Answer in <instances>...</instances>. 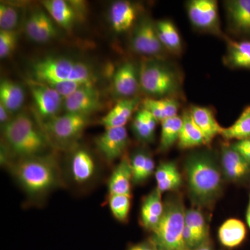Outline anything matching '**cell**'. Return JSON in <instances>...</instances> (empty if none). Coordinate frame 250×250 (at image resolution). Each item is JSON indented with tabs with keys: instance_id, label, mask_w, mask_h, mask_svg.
I'll return each instance as SVG.
<instances>
[{
	"instance_id": "cell-14",
	"label": "cell",
	"mask_w": 250,
	"mask_h": 250,
	"mask_svg": "<svg viewBox=\"0 0 250 250\" xmlns=\"http://www.w3.org/2000/svg\"><path fill=\"white\" fill-rule=\"evenodd\" d=\"M229 26L233 32L250 34V0L225 1Z\"/></svg>"
},
{
	"instance_id": "cell-38",
	"label": "cell",
	"mask_w": 250,
	"mask_h": 250,
	"mask_svg": "<svg viewBox=\"0 0 250 250\" xmlns=\"http://www.w3.org/2000/svg\"><path fill=\"white\" fill-rule=\"evenodd\" d=\"M147 153L145 152H139L136 153L131 159V170H132L133 182L138 184L141 182V177L145 165H146V158Z\"/></svg>"
},
{
	"instance_id": "cell-35",
	"label": "cell",
	"mask_w": 250,
	"mask_h": 250,
	"mask_svg": "<svg viewBox=\"0 0 250 250\" xmlns=\"http://www.w3.org/2000/svg\"><path fill=\"white\" fill-rule=\"evenodd\" d=\"M18 10L11 4H0V28L1 30L12 31L17 27L19 15Z\"/></svg>"
},
{
	"instance_id": "cell-31",
	"label": "cell",
	"mask_w": 250,
	"mask_h": 250,
	"mask_svg": "<svg viewBox=\"0 0 250 250\" xmlns=\"http://www.w3.org/2000/svg\"><path fill=\"white\" fill-rule=\"evenodd\" d=\"M182 126V116H174L161 122L160 149L166 151L178 142L181 128Z\"/></svg>"
},
{
	"instance_id": "cell-36",
	"label": "cell",
	"mask_w": 250,
	"mask_h": 250,
	"mask_svg": "<svg viewBox=\"0 0 250 250\" xmlns=\"http://www.w3.org/2000/svg\"><path fill=\"white\" fill-rule=\"evenodd\" d=\"M40 19V28L37 42L44 43L55 37L57 35V29L54 25L52 18L42 10H41Z\"/></svg>"
},
{
	"instance_id": "cell-9",
	"label": "cell",
	"mask_w": 250,
	"mask_h": 250,
	"mask_svg": "<svg viewBox=\"0 0 250 250\" xmlns=\"http://www.w3.org/2000/svg\"><path fill=\"white\" fill-rule=\"evenodd\" d=\"M135 52L154 59H162L166 49L156 32L155 23L149 18H143L135 28L131 40Z\"/></svg>"
},
{
	"instance_id": "cell-28",
	"label": "cell",
	"mask_w": 250,
	"mask_h": 250,
	"mask_svg": "<svg viewBox=\"0 0 250 250\" xmlns=\"http://www.w3.org/2000/svg\"><path fill=\"white\" fill-rule=\"evenodd\" d=\"M157 188L161 192L176 190L182 183V175L173 162H164L155 172Z\"/></svg>"
},
{
	"instance_id": "cell-32",
	"label": "cell",
	"mask_w": 250,
	"mask_h": 250,
	"mask_svg": "<svg viewBox=\"0 0 250 250\" xmlns=\"http://www.w3.org/2000/svg\"><path fill=\"white\" fill-rule=\"evenodd\" d=\"M185 224L191 231L197 247L208 239V228L200 210L194 208L186 210Z\"/></svg>"
},
{
	"instance_id": "cell-10",
	"label": "cell",
	"mask_w": 250,
	"mask_h": 250,
	"mask_svg": "<svg viewBox=\"0 0 250 250\" xmlns=\"http://www.w3.org/2000/svg\"><path fill=\"white\" fill-rule=\"evenodd\" d=\"M27 84L38 114L44 121H47L58 116L63 98L53 88L35 80H28Z\"/></svg>"
},
{
	"instance_id": "cell-29",
	"label": "cell",
	"mask_w": 250,
	"mask_h": 250,
	"mask_svg": "<svg viewBox=\"0 0 250 250\" xmlns=\"http://www.w3.org/2000/svg\"><path fill=\"white\" fill-rule=\"evenodd\" d=\"M246 228L243 222L231 218L221 225L218 231L219 240L223 246L232 248L239 246L244 241Z\"/></svg>"
},
{
	"instance_id": "cell-25",
	"label": "cell",
	"mask_w": 250,
	"mask_h": 250,
	"mask_svg": "<svg viewBox=\"0 0 250 250\" xmlns=\"http://www.w3.org/2000/svg\"><path fill=\"white\" fill-rule=\"evenodd\" d=\"M42 4L52 19L61 27L70 29L73 26L76 13L70 3L64 0H46L42 1Z\"/></svg>"
},
{
	"instance_id": "cell-42",
	"label": "cell",
	"mask_w": 250,
	"mask_h": 250,
	"mask_svg": "<svg viewBox=\"0 0 250 250\" xmlns=\"http://www.w3.org/2000/svg\"><path fill=\"white\" fill-rule=\"evenodd\" d=\"M128 250H158L151 240L131 246Z\"/></svg>"
},
{
	"instance_id": "cell-4",
	"label": "cell",
	"mask_w": 250,
	"mask_h": 250,
	"mask_svg": "<svg viewBox=\"0 0 250 250\" xmlns=\"http://www.w3.org/2000/svg\"><path fill=\"white\" fill-rule=\"evenodd\" d=\"M141 89L150 98L177 99L182 92L178 70L162 59H149L139 67Z\"/></svg>"
},
{
	"instance_id": "cell-27",
	"label": "cell",
	"mask_w": 250,
	"mask_h": 250,
	"mask_svg": "<svg viewBox=\"0 0 250 250\" xmlns=\"http://www.w3.org/2000/svg\"><path fill=\"white\" fill-rule=\"evenodd\" d=\"M156 32L161 44L166 51L175 55L182 52V41L178 29L169 20H162L155 23Z\"/></svg>"
},
{
	"instance_id": "cell-21",
	"label": "cell",
	"mask_w": 250,
	"mask_h": 250,
	"mask_svg": "<svg viewBox=\"0 0 250 250\" xmlns=\"http://www.w3.org/2000/svg\"><path fill=\"white\" fill-rule=\"evenodd\" d=\"M96 171L93 156L85 149H80L74 153L70 163L72 178L79 184H84L93 177Z\"/></svg>"
},
{
	"instance_id": "cell-40",
	"label": "cell",
	"mask_w": 250,
	"mask_h": 250,
	"mask_svg": "<svg viewBox=\"0 0 250 250\" xmlns=\"http://www.w3.org/2000/svg\"><path fill=\"white\" fill-rule=\"evenodd\" d=\"M231 146L235 150L239 152L250 164V138L238 141Z\"/></svg>"
},
{
	"instance_id": "cell-45",
	"label": "cell",
	"mask_w": 250,
	"mask_h": 250,
	"mask_svg": "<svg viewBox=\"0 0 250 250\" xmlns=\"http://www.w3.org/2000/svg\"><path fill=\"white\" fill-rule=\"evenodd\" d=\"M246 218L247 222H248V225H249L250 228V195L249 204H248V210H247Z\"/></svg>"
},
{
	"instance_id": "cell-12",
	"label": "cell",
	"mask_w": 250,
	"mask_h": 250,
	"mask_svg": "<svg viewBox=\"0 0 250 250\" xmlns=\"http://www.w3.org/2000/svg\"><path fill=\"white\" fill-rule=\"evenodd\" d=\"M63 106L66 113L89 116L101 107L100 93L94 85H85L64 99Z\"/></svg>"
},
{
	"instance_id": "cell-20",
	"label": "cell",
	"mask_w": 250,
	"mask_h": 250,
	"mask_svg": "<svg viewBox=\"0 0 250 250\" xmlns=\"http://www.w3.org/2000/svg\"><path fill=\"white\" fill-rule=\"evenodd\" d=\"M131 180L133 175L131 162L129 158L125 156L108 181L109 195H131Z\"/></svg>"
},
{
	"instance_id": "cell-41",
	"label": "cell",
	"mask_w": 250,
	"mask_h": 250,
	"mask_svg": "<svg viewBox=\"0 0 250 250\" xmlns=\"http://www.w3.org/2000/svg\"><path fill=\"white\" fill-rule=\"evenodd\" d=\"M154 170V161L153 160L152 156L147 154L146 158V165H145L144 170H143L142 177H141V182L146 180L152 175Z\"/></svg>"
},
{
	"instance_id": "cell-3",
	"label": "cell",
	"mask_w": 250,
	"mask_h": 250,
	"mask_svg": "<svg viewBox=\"0 0 250 250\" xmlns=\"http://www.w3.org/2000/svg\"><path fill=\"white\" fill-rule=\"evenodd\" d=\"M2 133L10 150L19 159L42 156L49 147L47 135L26 113L11 118L3 126Z\"/></svg>"
},
{
	"instance_id": "cell-34",
	"label": "cell",
	"mask_w": 250,
	"mask_h": 250,
	"mask_svg": "<svg viewBox=\"0 0 250 250\" xmlns=\"http://www.w3.org/2000/svg\"><path fill=\"white\" fill-rule=\"evenodd\" d=\"M109 207L115 218L120 221H125L129 215L131 195H110Z\"/></svg>"
},
{
	"instance_id": "cell-5",
	"label": "cell",
	"mask_w": 250,
	"mask_h": 250,
	"mask_svg": "<svg viewBox=\"0 0 250 250\" xmlns=\"http://www.w3.org/2000/svg\"><path fill=\"white\" fill-rule=\"evenodd\" d=\"M31 76V80L47 85L70 82L95 83L93 72L86 63L64 57H46L34 62Z\"/></svg>"
},
{
	"instance_id": "cell-33",
	"label": "cell",
	"mask_w": 250,
	"mask_h": 250,
	"mask_svg": "<svg viewBox=\"0 0 250 250\" xmlns=\"http://www.w3.org/2000/svg\"><path fill=\"white\" fill-rule=\"evenodd\" d=\"M221 136L226 140L238 141L250 138V106L241 113V116L229 127L224 128Z\"/></svg>"
},
{
	"instance_id": "cell-30",
	"label": "cell",
	"mask_w": 250,
	"mask_h": 250,
	"mask_svg": "<svg viewBox=\"0 0 250 250\" xmlns=\"http://www.w3.org/2000/svg\"><path fill=\"white\" fill-rule=\"evenodd\" d=\"M157 123V120L149 111L142 108L134 117L133 130L141 141L149 142L154 139Z\"/></svg>"
},
{
	"instance_id": "cell-11",
	"label": "cell",
	"mask_w": 250,
	"mask_h": 250,
	"mask_svg": "<svg viewBox=\"0 0 250 250\" xmlns=\"http://www.w3.org/2000/svg\"><path fill=\"white\" fill-rule=\"evenodd\" d=\"M95 144L100 153L108 162L116 160L124 154L128 144L127 130L123 127L107 128L97 137Z\"/></svg>"
},
{
	"instance_id": "cell-2",
	"label": "cell",
	"mask_w": 250,
	"mask_h": 250,
	"mask_svg": "<svg viewBox=\"0 0 250 250\" xmlns=\"http://www.w3.org/2000/svg\"><path fill=\"white\" fill-rule=\"evenodd\" d=\"M11 170L21 187L31 197L42 196L60 183L58 166L49 156L19 159L11 166Z\"/></svg>"
},
{
	"instance_id": "cell-43",
	"label": "cell",
	"mask_w": 250,
	"mask_h": 250,
	"mask_svg": "<svg viewBox=\"0 0 250 250\" xmlns=\"http://www.w3.org/2000/svg\"><path fill=\"white\" fill-rule=\"evenodd\" d=\"M9 113L10 112L0 104V123H1V126H4L11 121V118H10Z\"/></svg>"
},
{
	"instance_id": "cell-18",
	"label": "cell",
	"mask_w": 250,
	"mask_h": 250,
	"mask_svg": "<svg viewBox=\"0 0 250 250\" xmlns=\"http://www.w3.org/2000/svg\"><path fill=\"white\" fill-rule=\"evenodd\" d=\"M136 17L137 9L129 1H115L110 8V22L116 32L123 33L129 30L134 25Z\"/></svg>"
},
{
	"instance_id": "cell-24",
	"label": "cell",
	"mask_w": 250,
	"mask_h": 250,
	"mask_svg": "<svg viewBox=\"0 0 250 250\" xmlns=\"http://www.w3.org/2000/svg\"><path fill=\"white\" fill-rule=\"evenodd\" d=\"M143 108L147 110L158 122L178 116L179 102L177 99L147 98L142 102Z\"/></svg>"
},
{
	"instance_id": "cell-19",
	"label": "cell",
	"mask_w": 250,
	"mask_h": 250,
	"mask_svg": "<svg viewBox=\"0 0 250 250\" xmlns=\"http://www.w3.org/2000/svg\"><path fill=\"white\" fill-rule=\"evenodd\" d=\"M161 193L156 188L143 201L141 207V222L143 227L152 231L160 221L164 210Z\"/></svg>"
},
{
	"instance_id": "cell-13",
	"label": "cell",
	"mask_w": 250,
	"mask_h": 250,
	"mask_svg": "<svg viewBox=\"0 0 250 250\" xmlns=\"http://www.w3.org/2000/svg\"><path fill=\"white\" fill-rule=\"evenodd\" d=\"M113 88L121 99L135 98L140 87L139 68L132 62H125L113 75Z\"/></svg>"
},
{
	"instance_id": "cell-37",
	"label": "cell",
	"mask_w": 250,
	"mask_h": 250,
	"mask_svg": "<svg viewBox=\"0 0 250 250\" xmlns=\"http://www.w3.org/2000/svg\"><path fill=\"white\" fill-rule=\"evenodd\" d=\"M18 34L15 30H0V58L9 57L16 49Z\"/></svg>"
},
{
	"instance_id": "cell-44",
	"label": "cell",
	"mask_w": 250,
	"mask_h": 250,
	"mask_svg": "<svg viewBox=\"0 0 250 250\" xmlns=\"http://www.w3.org/2000/svg\"><path fill=\"white\" fill-rule=\"evenodd\" d=\"M192 250H213L211 243H210L209 238L202 243L200 246H197L195 249Z\"/></svg>"
},
{
	"instance_id": "cell-17",
	"label": "cell",
	"mask_w": 250,
	"mask_h": 250,
	"mask_svg": "<svg viewBox=\"0 0 250 250\" xmlns=\"http://www.w3.org/2000/svg\"><path fill=\"white\" fill-rule=\"evenodd\" d=\"M222 169L230 180L243 178L250 170V164L231 146H225L221 152Z\"/></svg>"
},
{
	"instance_id": "cell-22",
	"label": "cell",
	"mask_w": 250,
	"mask_h": 250,
	"mask_svg": "<svg viewBox=\"0 0 250 250\" xmlns=\"http://www.w3.org/2000/svg\"><path fill=\"white\" fill-rule=\"evenodd\" d=\"M25 94L22 85L14 81L2 80L0 83V104L10 113H16L24 104Z\"/></svg>"
},
{
	"instance_id": "cell-1",
	"label": "cell",
	"mask_w": 250,
	"mask_h": 250,
	"mask_svg": "<svg viewBox=\"0 0 250 250\" xmlns=\"http://www.w3.org/2000/svg\"><path fill=\"white\" fill-rule=\"evenodd\" d=\"M189 192L197 205H209L218 196L222 174L218 163L209 152L193 153L185 162Z\"/></svg>"
},
{
	"instance_id": "cell-8",
	"label": "cell",
	"mask_w": 250,
	"mask_h": 250,
	"mask_svg": "<svg viewBox=\"0 0 250 250\" xmlns=\"http://www.w3.org/2000/svg\"><path fill=\"white\" fill-rule=\"evenodd\" d=\"M88 123L89 116L66 113L45 121L43 130L47 136L60 142H68L78 138Z\"/></svg>"
},
{
	"instance_id": "cell-15",
	"label": "cell",
	"mask_w": 250,
	"mask_h": 250,
	"mask_svg": "<svg viewBox=\"0 0 250 250\" xmlns=\"http://www.w3.org/2000/svg\"><path fill=\"white\" fill-rule=\"evenodd\" d=\"M189 111L195 124L203 134L205 145H209L217 136L221 135L224 127L219 125L210 108L193 105L190 106Z\"/></svg>"
},
{
	"instance_id": "cell-26",
	"label": "cell",
	"mask_w": 250,
	"mask_h": 250,
	"mask_svg": "<svg viewBox=\"0 0 250 250\" xmlns=\"http://www.w3.org/2000/svg\"><path fill=\"white\" fill-rule=\"evenodd\" d=\"M224 62L231 68L250 69V41L228 40Z\"/></svg>"
},
{
	"instance_id": "cell-7",
	"label": "cell",
	"mask_w": 250,
	"mask_h": 250,
	"mask_svg": "<svg viewBox=\"0 0 250 250\" xmlns=\"http://www.w3.org/2000/svg\"><path fill=\"white\" fill-rule=\"evenodd\" d=\"M188 17L197 30L221 36L218 1L215 0H191L187 4Z\"/></svg>"
},
{
	"instance_id": "cell-16",
	"label": "cell",
	"mask_w": 250,
	"mask_h": 250,
	"mask_svg": "<svg viewBox=\"0 0 250 250\" xmlns=\"http://www.w3.org/2000/svg\"><path fill=\"white\" fill-rule=\"evenodd\" d=\"M141 103L139 98L121 99L114 107L101 119L102 125L107 128L123 127L129 121Z\"/></svg>"
},
{
	"instance_id": "cell-39",
	"label": "cell",
	"mask_w": 250,
	"mask_h": 250,
	"mask_svg": "<svg viewBox=\"0 0 250 250\" xmlns=\"http://www.w3.org/2000/svg\"><path fill=\"white\" fill-rule=\"evenodd\" d=\"M41 10L32 11L27 18L25 23V31L28 37L37 42L39 37V28H40Z\"/></svg>"
},
{
	"instance_id": "cell-6",
	"label": "cell",
	"mask_w": 250,
	"mask_h": 250,
	"mask_svg": "<svg viewBox=\"0 0 250 250\" xmlns=\"http://www.w3.org/2000/svg\"><path fill=\"white\" fill-rule=\"evenodd\" d=\"M185 214L181 199L171 197L164 204L162 217L150 239L158 250H187L183 241Z\"/></svg>"
},
{
	"instance_id": "cell-23",
	"label": "cell",
	"mask_w": 250,
	"mask_h": 250,
	"mask_svg": "<svg viewBox=\"0 0 250 250\" xmlns=\"http://www.w3.org/2000/svg\"><path fill=\"white\" fill-rule=\"evenodd\" d=\"M182 126L178 141L179 148L189 149L205 145L203 134L192 119L189 109L183 113Z\"/></svg>"
}]
</instances>
